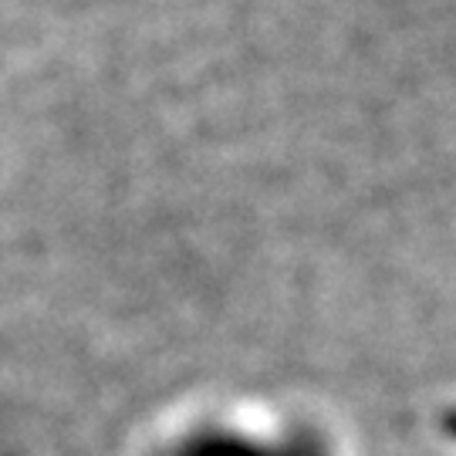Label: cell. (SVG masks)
I'll return each mask as SVG.
<instances>
[{"mask_svg":"<svg viewBox=\"0 0 456 456\" xmlns=\"http://www.w3.org/2000/svg\"><path fill=\"white\" fill-rule=\"evenodd\" d=\"M186 456H261V453L250 450V446H240V443H200Z\"/></svg>","mask_w":456,"mask_h":456,"instance_id":"cell-1","label":"cell"}]
</instances>
